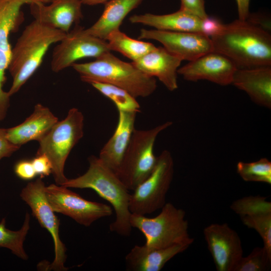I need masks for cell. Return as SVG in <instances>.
I'll list each match as a JSON object with an SVG mask.
<instances>
[{
	"label": "cell",
	"instance_id": "1",
	"mask_svg": "<svg viewBox=\"0 0 271 271\" xmlns=\"http://www.w3.org/2000/svg\"><path fill=\"white\" fill-rule=\"evenodd\" d=\"M213 51L229 59L237 69L271 66V36L247 20L224 24L210 37Z\"/></svg>",
	"mask_w": 271,
	"mask_h": 271
},
{
	"label": "cell",
	"instance_id": "2",
	"mask_svg": "<svg viewBox=\"0 0 271 271\" xmlns=\"http://www.w3.org/2000/svg\"><path fill=\"white\" fill-rule=\"evenodd\" d=\"M89 167L82 175L68 179L62 186L67 188L91 189L107 201L115 213L114 221L110 224L112 232L124 236L130 235L131 212L129 190L118 178L115 173L95 156L88 158Z\"/></svg>",
	"mask_w": 271,
	"mask_h": 271
},
{
	"label": "cell",
	"instance_id": "3",
	"mask_svg": "<svg viewBox=\"0 0 271 271\" xmlns=\"http://www.w3.org/2000/svg\"><path fill=\"white\" fill-rule=\"evenodd\" d=\"M66 34L35 19L25 28L12 49L8 69L13 78L8 91L10 96L18 92L39 68L49 47Z\"/></svg>",
	"mask_w": 271,
	"mask_h": 271
},
{
	"label": "cell",
	"instance_id": "4",
	"mask_svg": "<svg viewBox=\"0 0 271 271\" xmlns=\"http://www.w3.org/2000/svg\"><path fill=\"white\" fill-rule=\"evenodd\" d=\"M71 66L84 82L110 84L125 90L136 98L151 95L157 87L155 78L142 72L132 62L120 60L110 52L93 61L74 63Z\"/></svg>",
	"mask_w": 271,
	"mask_h": 271
},
{
	"label": "cell",
	"instance_id": "5",
	"mask_svg": "<svg viewBox=\"0 0 271 271\" xmlns=\"http://www.w3.org/2000/svg\"><path fill=\"white\" fill-rule=\"evenodd\" d=\"M84 115L73 107L63 120L58 121L38 142L36 155L44 154L50 160L52 174L55 183L63 185L68 180L64 174V166L72 149L84 134Z\"/></svg>",
	"mask_w": 271,
	"mask_h": 271
},
{
	"label": "cell",
	"instance_id": "6",
	"mask_svg": "<svg viewBox=\"0 0 271 271\" xmlns=\"http://www.w3.org/2000/svg\"><path fill=\"white\" fill-rule=\"evenodd\" d=\"M186 213L171 203H166L156 216L131 213L130 224L139 229L146 238L147 246L163 248L178 244L191 245L194 239L189 235Z\"/></svg>",
	"mask_w": 271,
	"mask_h": 271
},
{
	"label": "cell",
	"instance_id": "7",
	"mask_svg": "<svg viewBox=\"0 0 271 271\" xmlns=\"http://www.w3.org/2000/svg\"><path fill=\"white\" fill-rule=\"evenodd\" d=\"M172 124L167 121L149 129L133 130L120 165L115 172L128 190L133 191L153 171L157 157L154 153L156 139Z\"/></svg>",
	"mask_w": 271,
	"mask_h": 271
},
{
	"label": "cell",
	"instance_id": "8",
	"mask_svg": "<svg viewBox=\"0 0 271 271\" xmlns=\"http://www.w3.org/2000/svg\"><path fill=\"white\" fill-rule=\"evenodd\" d=\"M174 166L171 153L163 151L157 157L152 173L131 194L129 205L131 213L146 215L163 208L173 180Z\"/></svg>",
	"mask_w": 271,
	"mask_h": 271
},
{
	"label": "cell",
	"instance_id": "9",
	"mask_svg": "<svg viewBox=\"0 0 271 271\" xmlns=\"http://www.w3.org/2000/svg\"><path fill=\"white\" fill-rule=\"evenodd\" d=\"M45 185L42 178L32 181L22 189L20 196L30 207L32 214L41 226L51 234L54 246V259L49 265L50 270L64 271L67 256L66 248L59 235L60 221L55 214L46 198Z\"/></svg>",
	"mask_w": 271,
	"mask_h": 271
},
{
	"label": "cell",
	"instance_id": "10",
	"mask_svg": "<svg viewBox=\"0 0 271 271\" xmlns=\"http://www.w3.org/2000/svg\"><path fill=\"white\" fill-rule=\"evenodd\" d=\"M45 193L55 212L67 216L86 227L90 226L100 218L110 216L112 214L110 206L86 200L62 185L50 184L45 187Z\"/></svg>",
	"mask_w": 271,
	"mask_h": 271
},
{
	"label": "cell",
	"instance_id": "11",
	"mask_svg": "<svg viewBox=\"0 0 271 271\" xmlns=\"http://www.w3.org/2000/svg\"><path fill=\"white\" fill-rule=\"evenodd\" d=\"M110 52L106 40L88 33L85 29L77 27L66 33L58 42L52 53L51 68L59 72L86 57L97 58Z\"/></svg>",
	"mask_w": 271,
	"mask_h": 271
},
{
	"label": "cell",
	"instance_id": "12",
	"mask_svg": "<svg viewBox=\"0 0 271 271\" xmlns=\"http://www.w3.org/2000/svg\"><path fill=\"white\" fill-rule=\"evenodd\" d=\"M37 1L0 0V121L6 117L10 106L11 96L3 89L12 54L9 36L22 18V7Z\"/></svg>",
	"mask_w": 271,
	"mask_h": 271
},
{
	"label": "cell",
	"instance_id": "13",
	"mask_svg": "<svg viewBox=\"0 0 271 271\" xmlns=\"http://www.w3.org/2000/svg\"><path fill=\"white\" fill-rule=\"evenodd\" d=\"M203 234L217 271H234L243 256L238 233L227 223H213L204 228Z\"/></svg>",
	"mask_w": 271,
	"mask_h": 271
},
{
	"label": "cell",
	"instance_id": "14",
	"mask_svg": "<svg viewBox=\"0 0 271 271\" xmlns=\"http://www.w3.org/2000/svg\"><path fill=\"white\" fill-rule=\"evenodd\" d=\"M139 39L159 42L168 51L182 61H191L213 51L210 38L200 33L142 29Z\"/></svg>",
	"mask_w": 271,
	"mask_h": 271
},
{
	"label": "cell",
	"instance_id": "15",
	"mask_svg": "<svg viewBox=\"0 0 271 271\" xmlns=\"http://www.w3.org/2000/svg\"><path fill=\"white\" fill-rule=\"evenodd\" d=\"M237 69L235 65L227 57L212 51L179 68L178 74L187 81L206 80L226 86L232 84Z\"/></svg>",
	"mask_w": 271,
	"mask_h": 271
},
{
	"label": "cell",
	"instance_id": "16",
	"mask_svg": "<svg viewBox=\"0 0 271 271\" xmlns=\"http://www.w3.org/2000/svg\"><path fill=\"white\" fill-rule=\"evenodd\" d=\"M231 209L238 214L244 225L255 230L263 246L271 254V203L264 196H249L232 202Z\"/></svg>",
	"mask_w": 271,
	"mask_h": 271
},
{
	"label": "cell",
	"instance_id": "17",
	"mask_svg": "<svg viewBox=\"0 0 271 271\" xmlns=\"http://www.w3.org/2000/svg\"><path fill=\"white\" fill-rule=\"evenodd\" d=\"M82 5L80 0H54L48 6L42 1L29 5L35 20L66 33L82 18Z\"/></svg>",
	"mask_w": 271,
	"mask_h": 271
},
{
	"label": "cell",
	"instance_id": "18",
	"mask_svg": "<svg viewBox=\"0 0 271 271\" xmlns=\"http://www.w3.org/2000/svg\"><path fill=\"white\" fill-rule=\"evenodd\" d=\"M182 61L165 48L156 47L132 63L148 76L157 77L169 90L173 91L178 87V70Z\"/></svg>",
	"mask_w": 271,
	"mask_h": 271
},
{
	"label": "cell",
	"instance_id": "19",
	"mask_svg": "<svg viewBox=\"0 0 271 271\" xmlns=\"http://www.w3.org/2000/svg\"><path fill=\"white\" fill-rule=\"evenodd\" d=\"M58 121V118L49 108L40 103L35 105L32 114L23 122L6 128L8 140L21 147L30 141L39 142Z\"/></svg>",
	"mask_w": 271,
	"mask_h": 271
},
{
	"label": "cell",
	"instance_id": "20",
	"mask_svg": "<svg viewBox=\"0 0 271 271\" xmlns=\"http://www.w3.org/2000/svg\"><path fill=\"white\" fill-rule=\"evenodd\" d=\"M118 111L116 129L101 149L98 158L109 168L115 172L119 168L130 142L137 113Z\"/></svg>",
	"mask_w": 271,
	"mask_h": 271
},
{
	"label": "cell",
	"instance_id": "21",
	"mask_svg": "<svg viewBox=\"0 0 271 271\" xmlns=\"http://www.w3.org/2000/svg\"><path fill=\"white\" fill-rule=\"evenodd\" d=\"M190 244H178L163 248L145 244L134 245L125 257L127 270L160 271L175 255L186 250Z\"/></svg>",
	"mask_w": 271,
	"mask_h": 271
},
{
	"label": "cell",
	"instance_id": "22",
	"mask_svg": "<svg viewBox=\"0 0 271 271\" xmlns=\"http://www.w3.org/2000/svg\"><path fill=\"white\" fill-rule=\"evenodd\" d=\"M232 84L244 91L256 104L271 107V66L237 69Z\"/></svg>",
	"mask_w": 271,
	"mask_h": 271
},
{
	"label": "cell",
	"instance_id": "23",
	"mask_svg": "<svg viewBox=\"0 0 271 271\" xmlns=\"http://www.w3.org/2000/svg\"><path fill=\"white\" fill-rule=\"evenodd\" d=\"M129 20L131 23L142 24L159 30L201 33L202 19L180 9L165 15L150 13L135 15L130 17Z\"/></svg>",
	"mask_w": 271,
	"mask_h": 271
},
{
	"label": "cell",
	"instance_id": "24",
	"mask_svg": "<svg viewBox=\"0 0 271 271\" xmlns=\"http://www.w3.org/2000/svg\"><path fill=\"white\" fill-rule=\"evenodd\" d=\"M143 0H109L105 3L103 12L98 20L85 29L89 34L106 40L112 31L119 29L126 16Z\"/></svg>",
	"mask_w": 271,
	"mask_h": 271
},
{
	"label": "cell",
	"instance_id": "25",
	"mask_svg": "<svg viewBox=\"0 0 271 271\" xmlns=\"http://www.w3.org/2000/svg\"><path fill=\"white\" fill-rule=\"evenodd\" d=\"M106 41L110 51H117L132 61L140 58L156 47L152 43L131 38L119 29L111 32Z\"/></svg>",
	"mask_w": 271,
	"mask_h": 271
},
{
	"label": "cell",
	"instance_id": "26",
	"mask_svg": "<svg viewBox=\"0 0 271 271\" xmlns=\"http://www.w3.org/2000/svg\"><path fill=\"white\" fill-rule=\"evenodd\" d=\"M30 228V215L25 214L22 227L18 230H12L6 227V220L0 221V247L6 248L22 259L27 260L29 257L24 248V242Z\"/></svg>",
	"mask_w": 271,
	"mask_h": 271
},
{
	"label": "cell",
	"instance_id": "27",
	"mask_svg": "<svg viewBox=\"0 0 271 271\" xmlns=\"http://www.w3.org/2000/svg\"><path fill=\"white\" fill-rule=\"evenodd\" d=\"M89 84L111 100L118 110L140 112L141 106L136 98L125 90L105 83L92 82Z\"/></svg>",
	"mask_w": 271,
	"mask_h": 271
},
{
	"label": "cell",
	"instance_id": "28",
	"mask_svg": "<svg viewBox=\"0 0 271 271\" xmlns=\"http://www.w3.org/2000/svg\"><path fill=\"white\" fill-rule=\"evenodd\" d=\"M236 171L246 182L271 184V162L266 158L249 163L239 162L236 165Z\"/></svg>",
	"mask_w": 271,
	"mask_h": 271
},
{
	"label": "cell",
	"instance_id": "29",
	"mask_svg": "<svg viewBox=\"0 0 271 271\" xmlns=\"http://www.w3.org/2000/svg\"><path fill=\"white\" fill-rule=\"evenodd\" d=\"M270 266L271 254L263 246L256 247L241 258L234 271H266Z\"/></svg>",
	"mask_w": 271,
	"mask_h": 271
},
{
	"label": "cell",
	"instance_id": "30",
	"mask_svg": "<svg viewBox=\"0 0 271 271\" xmlns=\"http://www.w3.org/2000/svg\"><path fill=\"white\" fill-rule=\"evenodd\" d=\"M180 10L192 13L201 19L208 15L206 12L205 0H180Z\"/></svg>",
	"mask_w": 271,
	"mask_h": 271
},
{
	"label": "cell",
	"instance_id": "31",
	"mask_svg": "<svg viewBox=\"0 0 271 271\" xmlns=\"http://www.w3.org/2000/svg\"><path fill=\"white\" fill-rule=\"evenodd\" d=\"M16 175L24 180H31L37 175L34 168L32 161L21 160L14 166Z\"/></svg>",
	"mask_w": 271,
	"mask_h": 271
},
{
	"label": "cell",
	"instance_id": "32",
	"mask_svg": "<svg viewBox=\"0 0 271 271\" xmlns=\"http://www.w3.org/2000/svg\"><path fill=\"white\" fill-rule=\"evenodd\" d=\"M35 171L41 178L48 176L52 172V166L49 158L44 154L38 155L31 160Z\"/></svg>",
	"mask_w": 271,
	"mask_h": 271
},
{
	"label": "cell",
	"instance_id": "33",
	"mask_svg": "<svg viewBox=\"0 0 271 271\" xmlns=\"http://www.w3.org/2000/svg\"><path fill=\"white\" fill-rule=\"evenodd\" d=\"M223 25L217 18L208 16L206 18L202 19L201 33L210 38L219 33Z\"/></svg>",
	"mask_w": 271,
	"mask_h": 271
},
{
	"label": "cell",
	"instance_id": "34",
	"mask_svg": "<svg viewBox=\"0 0 271 271\" xmlns=\"http://www.w3.org/2000/svg\"><path fill=\"white\" fill-rule=\"evenodd\" d=\"M20 148L8 140L6 128H0V161L3 158L10 157Z\"/></svg>",
	"mask_w": 271,
	"mask_h": 271
},
{
	"label": "cell",
	"instance_id": "35",
	"mask_svg": "<svg viewBox=\"0 0 271 271\" xmlns=\"http://www.w3.org/2000/svg\"><path fill=\"white\" fill-rule=\"evenodd\" d=\"M237 6L238 19L245 21L248 18L249 12L250 0H236Z\"/></svg>",
	"mask_w": 271,
	"mask_h": 271
},
{
	"label": "cell",
	"instance_id": "36",
	"mask_svg": "<svg viewBox=\"0 0 271 271\" xmlns=\"http://www.w3.org/2000/svg\"><path fill=\"white\" fill-rule=\"evenodd\" d=\"M109 0H80L82 4L93 6L100 4H105Z\"/></svg>",
	"mask_w": 271,
	"mask_h": 271
},
{
	"label": "cell",
	"instance_id": "37",
	"mask_svg": "<svg viewBox=\"0 0 271 271\" xmlns=\"http://www.w3.org/2000/svg\"><path fill=\"white\" fill-rule=\"evenodd\" d=\"M54 0H41V1L44 3H50L54 1Z\"/></svg>",
	"mask_w": 271,
	"mask_h": 271
}]
</instances>
